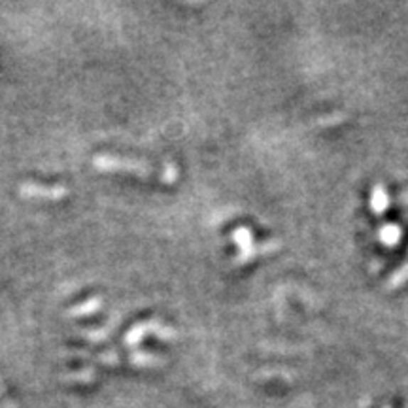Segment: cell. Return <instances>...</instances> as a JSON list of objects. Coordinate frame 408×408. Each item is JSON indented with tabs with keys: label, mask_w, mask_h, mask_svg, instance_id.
Returning a JSON list of instances; mask_svg holds the SVG:
<instances>
[{
	"label": "cell",
	"mask_w": 408,
	"mask_h": 408,
	"mask_svg": "<svg viewBox=\"0 0 408 408\" xmlns=\"http://www.w3.org/2000/svg\"><path fill=\"white\" fill-rule=\"evenodd\" d=\"M97 359H99V361H102V363L117 365V363H119V353L114 352V350H110V352L99 353V355H97Z\"/></svg>",
	"instance_id": "cell-10"
},
{
	"label": "cell",
	"mask_w": 408,
	"mask_h": 408,
	"mask_svg": "<svg viewBox=\"0 0 408 408\" xmlns=\"http://www.w3.org/2000/svg\"><path fill=\"white\" fill-rule=\"evenodd\" d=\"M93 376H95V369H91V367H83V369H80V370H74V372H67V375H63V380L87 384V382L95 380Z\"/></svg>",
	"instance_id": "cell-6"
},
{
	"label": "cell",
	"mask_w": 408,
	"mask_h": 408,
	"mask_svg": "<svg viewBox=\"0 0 408 408\" xmlns=\"http://www.w3.org/2000/svg\"><path fill=\"white\" fill-rule=\"evenodd\" d=\"M100 301H102L100 297L87 299V301L83 304H80V306H74V308L67 310V316H72V318H82V316L93 314V312H97V310L100 308Z\"/></svg>",
	"instance_id": "cell-4"
},
{
	"label": "cell",
	"mask_w": 408,
	"mask_h": 408,
	"mask_svg": "<svg viewBox=\"0 0 408 408\" xmlns=\"http://www.w3.org/2000/svg\"><path fill=\"white\" fill-rule=\"evenodd\" d=\"M82 335L89 340H102V338L108 337V331L106 329H97V331H83Z\"/></svg>",
	"instance_id": "cell-11"
},
{
	"label": "cell",
	"mask_w": 408,
	"mask_h": 408,
	"mask_svg": "<svg viewBox=\"0 0 408 408\" xmlns=\"http://www.w3.org/2000/svg\"><path fill=\"white\" fill-rule=\"evenodd\" d=\"M386 206H387L386 193L382 191V188H376L375 189V199H372V208H375L376 212H382V210L386 208Z\"/></svg>",
	"instance_id": "cell-8"
},
{
	"label": "cell",
	"mask_w": 408,
	"mask_h": 408,
	"mask_svg": "<svg viewBox=\"0 0 408 408\" xmlns=\"http://www.w3.org/2000/svg\"><path fill=\"white\" fill-rule=\"evenodd\" d=\"M93 165L99 171H123L133 172L136 176H151L154 168L144 163V161L125 159V157H116V155H95Z\"/></svg>",
	"instance_id": "cell-1"
},
{
	"label": "cell",
	"mask_w": 408,
	"mask_h": 408,
	"mask_svg": "<svg viewBox=\"0 0 408 408\" xmlns=\"http://www.w3.org/2000/svg\"><path fill=\"white\" fill-rule=\"evenodd\" d=\"M232 238L237 240V244L242 248V254L248 255L249 252V246H252V232L246 229V227H242V229H238V231H235V235H232Z\"/></svg>",
	"instance_id": "cell-7"
},
{
	"label": "cell",
	"mask_w": 408,
	"mask_h": 408,
	"mask_svg": "<svg viewBox=\"0 0 408 408\" xmlns=\"http://www.w3.org/2000/svg\"><path fill=\"white\" fill-rule=\"evenodd\" d=\"M129 359H131V363L136 365V367H149V365L165 363V359L151 352H133Z\"/></svg>",
	"instance_id": "cell-5"
},
{
	"label": "cell",
	"mask_w": 408,
	"mask_h": 408,
	"mask_svg": "<svg viewBox=\"0 0 408 408\" xmlns=\"http://www.w3.org/2000/svg\"><path fill=\"white\" fill-rule=\"evenodd\" d=\"M178 178V171H176V166L172 165V163H168L166 165L165 163V168H163V174H161V180L165 183H172L174 180Z\"/></svg>",
	"instance_id": "cell-9"
},
{
	"label": "cell",
	"mask_w": 408,
	"mask_h": 408,
	"mask_svg": "<svg viewBox=\"0 0 408 408\" xmlns=\"http://www.w3.org/2000/svg\"><path fill=\"white\" fill-rule=\"evenodd\" d=\"M19 193L27 195V197H36V199H63L68 195V189L65 186H40V183H21L19 186Z\"/></svg>",
	"instance_id": "cell-3"
},
{
	"label": "cell",
	"mask_w": 408,
	"mask_h": 408,
	"mask_svg": "<svg viewBox=\"0 0 408 408\" xmlns=\"http://www.w3.org/2000/svg\"><path fill=\"white\" fill-rule=\"evenodd\" d=\"M151 331H154V335H157L159 338H165V340L166 338L176 337L172 327L161 326L159 321H155V320H146V321L136 323L134 327H131L127 335H125V338H123V342H125V346H134V344H138V342L142 340V338Z\"/></svg>",
	"instance_id": "cell-2"
}]
</instances>
